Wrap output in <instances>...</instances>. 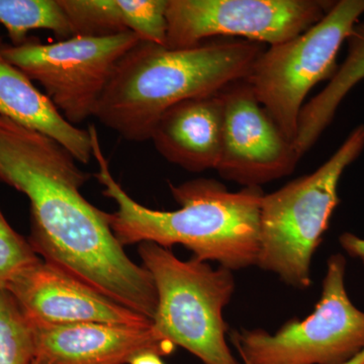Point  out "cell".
I'll list each match as a JSON object with an SVG mask.
<instances>
[{"instance_id": "5b68a950", "label": "cell", "mask_w": 364, "mask_h": 364, "mask_svg": "<svg viewBox=\"0 0 364 364\" xmlns=\"http://www.w3.org/2000/svg\"><path fill=\"white\" fill-rule=\"evenodd\" d=\"M139 254L156 287L154 331L203 364H240L228 346L223 318L235 291L233 272L193 257L181 260L153 242L140 243Z\"/></svg>"}, {"instance_id": "8992f818", "label": "cell", "mask_w": 364, "mask_h": 364, "mask_svg": "<svg viewBox=\"0 0 364 364\" xmlns=\"http://www.w3.org/2000/svg\"><path fill=\"white\" fill-rule=\"evenodd\" d=\"M364 14V0H340L316 25L258 57L247 81L287 140L294 143L299 117L314 86L331 79L337 55Z\"/></svg>"}, {"instance_id": "ffe728a7", "label": "cell", "mask_w": 364, "mask_h": 364, "mask_svg": "<svg viewBox=\"0 0 364 364\" xmlns=\"http://www.w3.org/2000/svg\"><path fill=\"white\" fill-rule=\"evenodd\" d=\"M339 241L349 255L358 258L364 264V239L351 233H344L340 237Z\"/></svg>"}, {"instance_id": "7402d4cb", "label": "cell", "mask_w": 364, "mask_h": 364, "mask_svg": "<svg viewBox=\"0 0 364 364\" xmlns=\"http://www.w3.org/2000/svg\"><path fill=\"white\" fill-rule=\"evenodd\" d=\"M244 364H248L244 363ZM344 364H364V350L358 353V355L354 356L350 360L347 361Z\"/></svg>"}, {"instance_id": "603a6c76", "label": "cell", "mask_w": 364, "mask_h": 364, "mask_svg": "<svg viewBox=\"0 0 364 364\" xmlns=\"http://www.w3.org/2000/svg\"><path fill=\"white\" fill-rule=\"evenodd\" d=\"M0 44H1V40H0Z\"/></svg>"}, {"instance_id": "3957f363", "label": "cell", "mask_w": 364, "mask_h": 364, "mask_svg": "<svg viewBox=\"0 0 364 364\" xmlns=\"http://www.w3.org/2000/svg\"><path fill=\"white\" fill-rule=\"evenodd\" d=\"M264 50L262 44L246 40L178 50L140 41L119 60L93 117L124 140L146 142L174 105L218 95L247 79Z\"/></svg>"}, {"instance_id": "6da1fadb", "label": "cell", "mask_w": 364, "mask_h": 364, "mask_svg": "<svg viewBox=\"0 0 364 364\" xmlns=\"http://www.w3.org/2000/svg\"><path fill=\"white\" fill-rule=\"evenodd\" d=\"M58 142L0 116V182L30 202L28 241L42 259L153 321L150 273L117 241L109 213L81 193L90 173Z\"/></svg>"}, {"instance_id": "4fadbf2b", "label": "cell", "mask_w": 364, "mask_h": 364, "mask_svg": "<svg viewBox=\"0 0 364 364\" xmlns=\"http://www.w3.org/2000/svg\"><path fill=\"white\" fill-rule=\"evenodd\" d=\"M221 92L179 102L159 119L150 140L167 161L191 172L217 169L222 153Z\"/></svg>"}, {"instance_id": "e0dca14e", "label": "cell", "mask_w": 364, "mask_h": 364, "mask_svg": "<svg viewBox=\"0 0 364 364\" xmlns=\"http://www.w3.org/2000/svg\"><path fill=\"white\" fill-rule=\"evenodd\" d=\"M0 23L11 45L23 44L31 31H51L64 40L74 37L68 16L59 0H0Z\"/></svg>"}, {"instance_id": "44dd1931", "label": "cell", "mask_w": 364, "mask_h": 364, "mask_svg": "<svg viewBox=\"0 0 364 364\" xmlns=\"http://www.w3.org/2000/svg\"><path fill=\"white\" fill-rule=\"evenodd\" d=\"M129 364H165L162 356L155 351H143L132 358Z\"/></svg>"}, {"instance_id": "2e32d148", "label": "cell", "mask_w": 364, "mask_h": 364, "mask_svg": "<svg viewBox=\"0 0 364 364\" xmlns=\"http://www.w3.org/2000/svg\"><path fill=\"white\" fill-rule=\"evenodd\" d=\"M346 41L348 52L343 63L324 90L306 102L299 114L293 144L301 159L332 123L345 97L364 79V20L354 26Z\"/></svg>"}, {"instance_id": "d6986e66", "label": "cell", "mask_w": 364, "mask_h": 364, "mask_svg": "<svg viewBox=\"0 0 364 364\" xmlns=\"http://www.w3.org/2000/svg\"><path fill=\"white\" fill-rule=\"evenodd\" d=\"M40 259L28 239L11 226L0 208V289H6L18 273Z\"/></svg>"}, {"instance_id": "277c9868", "label": "cell", "mask_w": 364, "mask_h": 364, "mask_svg": "<svg viewBox=\"0 0 364 364\" xmlns=\"http://www.w3.org/2000/svg\"><path fill=\"white\" fill-rule=\"evenodd\" d=\"M363 150L364 124H360L313 173L264 193L260 205L258 267L296 289L310 287L314 253L339 203L340 178Z\"/></svg>"}, {"instance_id": "7c38bea8", "label": "cell", "mask_w": 364, "mask_h": 364, "mask_svg": "<svg viewBox=\"0 0 364 364\" xmlns=\"http://www.w3.org/2000/svg\"><path fill=\"white\" fill-rule=\"evenodd\" d=\"M35 364H129L143 351L168 355L176 346L150 327L85 323L39 327Z\"/></svg>"}, {"instance_id": "ac0fdd59", "label": "cell", "mask_w": 364, "mask_h": 364, "mask_svg": "<svg viewBox=\"0 0 364 364\" xmlns=\"http://www.w3.org/2000/svg\"><path fill=\"white\" fill-rule=\"evenodd\" d=\"M33 326L13 294L0 289V364H35Z\"/></svg>"}, {"instance_id": "5bb4252c", "label": "cell", "mask_w": 364, "mask_h": 364, "mask_svg": "<svg viewBox=\"0 0 364 364\" xmlns=\"http://www.w3.org/2000/svg\"><path fill=\"white\" fill-rule=\"evenodd\" d=\"M0 116L50 136L88 164L93 158L90 132L74 126L23 72L0 54Z\"/></svg>"}, {"instance_id": "9c48e42d", "label": "cell", "mask_w": 364, "mask_h": 364, "mask_svg": "<svg viewBox=\"0 0 364 364\" xmlns=\"http://www.w3.org/2000/svg\"><path fill=\"white\" fill-rule=\"evenodd\" d=\"M327 0H168L166 47L189 49L214 37H241L268 47L316 25Z\"/></svg>"}, {"instance_id": "9a60e30c", "label": "cell", "mask_w": 364, "mask_h": 364, "mask_svg": "<svg viewBox=\"0 0 364 364\" xmlns=\"http://www.w3.org/2000/svg\"><path fill=\"white\" fill-rule=\"evenodd\" d=\"M74 36L109 37L127 32L166 47L168 0H59Z\"/></svg>"}, {"instance_id": "ba28073f", "label": "cell", "mask_w": 364, "mask_h": 364, "mask_svg": "<svg viewBox=\"0 0 364 364\" xmlns=\"http://www.w3.org/2000/svg\"><path fill=\"white\" fill-rule=\"evenodd\" d=\"M140 38L127 32L109 37L74 36L55 43L28 39L23 44H0L9 63L39 82L46 95L74 126L93 117L119 60Z\"/></svg>"}, {"instance_id": "8fae6325", "label": "cell", "mask_w": 364, "mask_h": 364, "mask_svg": "<svg viewBox=\"0 0 364 364\" xmlns=\"http://www.w3.org/2000/svg\"><path fill=\"white\" fill-rule=\"evenodd\" d=\"M32 326L100 324L150 327L152 321L40 259L6 287Z\"/></svg>"}, {"instance_id": "30bf717a", "label": "cell", "mask_w": 364, "mask_h": 364, "mask_svg": "<svg viewBox=\"0 0 364 364\" xmlns=\"http://www.w3.org/2000/svg\"><path fill=\"white\" fill-rule=\"evenodd\" d=\"M224 102L222 153L217 171L243 188H261L289 176L301 158L258 102L247 79L221 91Z\"/></svg>"}, {"instance_id": "52a82bcc", "label": "cell", "mask_w": 364, "mask_h": 364, "mask_svg": "<svg viewBox=\"0 0 364 364\" xmlns=\"http://www.w3.org/2000/svg\"><path fill=\"white\" fill-rule=\"evenodd\" d=\"M346 259L328 260L322 294L314 312L291 318L275 333L232 331L231 341L248 364H344L364 350V312L345 289Z\"/></svg>"}, {"instance_id": "7a4b0ae2", "label": "cell", "mask_w": 364, "mask_h": 364, "mask_svg": "<svg viewBox=\"0 0 364 364\" xmlns=\"http://www.w3.org/2000/svg\"><path fill=\"white\" fill-rule=\"evenodd\" d=\"M88 132L98 164L95 177L104 188V196L117 203V210L109 214V222L124 247L143 242L169 249L182 245L196 259L215 261L232 272L256 265L262 188L230 191L224 184L208 178L179 186L169 183L181 208L171 212L152 210L136 203L114 178L97 128L90 126Z\"/></svg>"}]
</instances>
